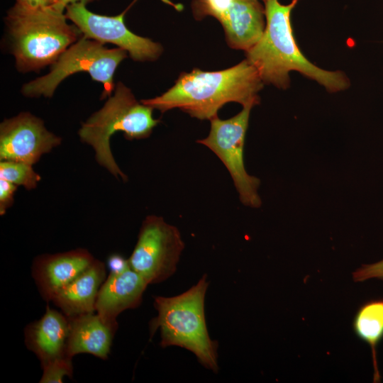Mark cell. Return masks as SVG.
<instances>
[{
    "instance_id": "obj_16",
    "label": "cell",
    "mask_w": 383,
    "mask_h": 383,
    "mask_svg": "<svg viewBox=\"0 0 383 383\" xmlns=\"http://www.w3.org/2000/svg\"><path fill=\"white\" fill-rule=\"evenodd\" d=\"M105 277L104 263L95 260L87 270L58 291L51 301L67 317L94 313L98 293Z\"/></svg>"
},
{
    "instance_id": "obj_12",
    "label": "cell",
    "mask_w": 383,
    "mask_h": 383,
    "mask_svg": "<svg viewBox=\"0 0 383 383\" xmlns=\"http://www.w3.org/2000/svg\"><path fill=\"white\" fill-rule=\"evenodd\" d=\"M96 259L86 249L37 256L32 264V276L46 301L87 270Z\"/></svg>"
},
{
    "instance_id": "obj_22",
    "label": "cell",
    "mask_w": 383,
    "mask_h": 383,
    "mask_svg": "<svg viewBox=\"0 0 383 383\" xmlns=\"http://www.w3.org/2000/svg\"><path fill=\"white\" fill-rule=\"evenodd\" d=\"M106 263L111 274L122 273L131 268L128 259L118 253L110 255Z\"/></svg>"
},
{
    "instance_id": "obj_17",
    "label": "cell",
    "mask_w": 383,
    "mask_h": 383,
    "mask_svg": "<svg viewBox=\"0 0 383 383\" xmlns=\"http://www.w3.org/2000/svg\"><path fill=\"white\" fill-rule=\"evenodd\" d=\"M355 334L370 347L374 367L373 382H379L377 348L383 340V299H372L362 304L353 321Z\"/></svg>"
},
{
    "instance_id": "obj_14",
    "label": "cell",
    "mask_w": 383,
    "mask_h": 383,
    "mask_svg": "<svg viewBox=\"0 0 383 383\" xmlns=\"http://www.w3.org/2000/svg\"><path fill=\"white\" fill-rule=\"evenodd\" d=\"M69 331V318L47 306L44 315L26 328L25 343L41 365L70 357L67 354Z\"/></svg>"
},
{
    "instance_id": "obj_11",
    "label": "cell",
    "mask_w": 383,
    "mask_h": 383,
    "mask_svg": "<svg viewBox=\"0 0 383 383\" xmlns=\"http://www.w3.org/2000/svg\"><path fill=\"white\" fill-rule=\"evenodd\" d=\"M61 143L43 121L28 112L5 119L0 125V160L34 165Z\"/></svg>"
},
{
    "instance_id": "obj_1",
    "label": "cell",
    "mask_w": 383,
    "mask_h": 383,
    "mask_svg": "<svg viewBox=\"0 0 383 383\" xmlns=\"http://www.w3.org/2000/svg\"><path fill=\"white\" fill-rule=\"evenodd\" d=\"M263 84L255 67L245 59L223 70L182 72L166 92L140 101L161 113L179 109L192 117L211 120L229 102L258 104Z\"/></svg>"
},
{
    "instance_id": "obj_23",
    "label": "cell",
    "mask_w": 383,
    "mask_h": 383,
    "mask_svg": "<svg viewBox=\"0 0 383 383\" xmlns=\"http://www.w3.org/2000/svg\"><path fill=\"white\" fill-rule=\"evenodd\" d=\"M58 0H16V3L30 9L52 7Z\"/></svg>"
},
{
    "instance_id": "obj_24",
    "label": "cell",
    "mask_w": 383,
    "mask_h": 383,
    "mask_svg": "<svg viewBox=\"0 0 383 383\" xmlns=\"http://www.w3.org/2000/svg\"><path fill=\"white\" fill-rule=\"evenodd\" d=\"M96 0H58L57 2L52 6L56 10L63 11L66 6L70 4L75 2H82L85 4L90 3Z\"/></svg>"
},
{
    "instance_id": "obj_20",
    "label": "cell",
    "mask_w": 383,
    "mask_h": 383,
    "mask_svg": "<svg viewBox=\"0 0 383 383\" xmlns=\"http://www.w3.org/2000/svg\"><path fill=\"white\" fill-rule=\"evenodd\" d=\"M355 282L376 278L383 280V260L370 265H363L353 273Z\"/></svg>"
},
{
    "instance_id": "obj_5",
    "label": "cell",
    "mask_w": 383,
    "mask_h": 383,
    "mask_svg": "<svg viewBox=\"0 0 383 383\" xmlns=\"http://www.w3.org/2000/svg\"><path fill=\"white\" fill-rule=\"evenodd\" d=\"M153 109L138 101L131 89L119 82L104 106L94 112L78 131L81 140L92 147L98 164L116 178L127 181L118 166L110 147L111 137L123 133L129 140L149 137L160 120L152 116Z\"/></svg>"
},
{
    "instance_id": "obj_15",
    "label": "cell",
    "mask_w": 383,
    "mask_h": 383,
    "mask_svg": "<svg viewBox=\"0 0 383 383\" xmlns=\"http://www.w3.org/2000/svg\"><path fill=\"white\" fill-rule=\"evenodd\" d=\"M68 318L67 355L72 358L79 353H88L103 360L106 359L118 325L104 321L96 313Z\"/></svg>"
},
{
    "instance_id": "obj_19",
    "label": "cell",
    "mask_w": 383,
    "mask_h": 383,
    "mask_svg": "<svg viewBox=\"0 0 383 383\" xmlns=\"http://www.w3.org/2000/svg\"><path fill=\"white\" fill-rule=\"evenodd\" d=\"M40 383H61L63 377H71L73 372L72 358L64 357L42 365Z\"/></svg>"
},
{
    "instance_id": "obj_2",
    "label": "cell",
    "mask_w": 383,
    "mask_h": 383,
    "mask_svg": "<svg viewBox=\"0 0 383 383\" xmlns=\"http://www.w3.org/2000/svg\"><path fill=\"white\" fill-rule=\"evenodd\" d=\"M297 1L283 5L278 0L265 1V28L258 42L245 52L246 60L255 67L263 83L279 89L288 88L289 72L297 71L330 92L346 89L350 82L342 72L327 71L316 66L297 46L290 20Z\"/></svg>"
},
{
    "instance_id": "obj_21",
    "label": "cell",
    "mask_w": 383,
    "mask_h": 383,
    "mask_svg": "<svg viewBox=\"0 0 383 383\" xmlns=\"http://www.w3.org/2000/svg\"><path fill=\"white\" fill-rule=\"evenodd\" d=\"M17 185L3 179H0V215L6 213L14 202V194Z\"/></svg>"
},
{
    "instance_id": "obj_18",
    "label": "cell",
    "mask_w": 383,
    "mask_h": 383,
    "mask_svg": "<svg viewBox=\"0 0 383 383\" xmlns=\"http://www.w3.org/2000/svg\"><path fill=\"white\" fill-rule=\"evenodd\" d=\"M32 165L11 160H1L0 179L7 180L27 190L37 187L40 176L33 170Z\"/></svg>"
},
{
    "instance_id": "obj_3",
    "label": "cell",
    "mask_w": 383,
    "mask_h": 383,
    "mask_svg": "<svg viewBox=\"0 0 383 383\" xmlns=\"http://www.w3.org/2000/svg\"><path fill=\"white\" fill-rule=\"evenodd\" d=\"M52 7L30 9L15 4L5 18L16 65L21 72L52 65L71 45L79 30Z\"/></svg>"
},
{
    "instance_id": "obj_8",
    "label": "cell",
    "mask_w": 383,
    "mask_h": 383,
    "mask_svg": "<svg viewBox=\"0 0 383 383\" xmlns=\"http://www.w3.org/2000/svg\"><path fill=\"white\" fill-rule=\"evenodd\" d=\"M184 248V243L176 226L161 216L149 215L140 228L128 258L130 266L149 284H158L174 274Z\"/></svg>"
},
{
    "instance_id": "obj_9",
    "label": "cell",
    "mask_w": 383,
    "mask_h": 383,
    "mask_svg": "<svg viewBox=\"0 0 383 383\" xmlns=\"http://www.w3.org/2000/svg\"><path fill=\"white\" fill-rule=\"evenodd\" d=\"M65 15L84 37L102 44H114L128 52L133 60L153 61L162 52L160 44L131 32L125 25L123 13L103 16L90 11L82 2H75L66 6Z\"/></svg>"
},
{
    "instance_id": "obj_6",
    "label": "cell",
    "mask_w": 383,
    "mask_h": 383,
    "mask_svg": "<svg viewBox=\"0 0 383 383\" xmlns=\"http://www.w3.org/2000/svg\"><path fill=\"white\" fill-rule=\"evenodd\" d=\"M126 54L123 49H109L104 44L84 36L60 55L51 65L49 73L25 84L22 93L29 97H50L65 79L74 73L85 72L92 79L103 84L101 99H106L114 91L113 74Z\"/></svg>"
},
{
    "instance_id": "obj_4",
    "label": "cell",
    "mask_w": 383,
    "mask_h": 383,
    "mask_svg": "<svg viewBox=\"0 0 383 383\" xmlns=\"http://www.w3.org/2000/svg\"><path fill=\"white\" fill-rule=\"evenodd\" d=\"M208 286L204 274L196 284L179 295L155 296L157 315L150 323V332L152 336L159 329L162 348H183L194 353L206 369L216 372L218 343L209 336L204 313Z\"/></svg>"
},
{
    "instance_id": "obj_13",
    "label": "cell",
    "mask_w": 383,
    "mask_h": 383,
    "mask_svg": "<svg viewBox=\"0 0 383 383\" xmlns=\"http://www.w3.org/2000/svg\"><path fill=\"white\" fill-rule=\"evenodd\" d=\"M149 284L131 267L119 274L109 273L99 289L95 309L102 319L118 325L117 316L138 306Z\"/></svg>"
},
{
    "instance_id": "obj_7",
    "label": "cell",
    "mask_w": 383,
    "mask_h": 383,
    "mask_svg": "<svg viewBox=\"0 0 383 383\" xmlns=\"http://www.w3.org/2000/svg\"><path fill=\"white\" fill-rule=\"evenodd\" d=\"M252 104L243 106L237 115L226 120L218 116L210 120L207 137L196 142L210 149L228 170L241 203L251 208L262 204L258 194L260 181L250 175L244 165V144Z\"/></svg>"
},
{
    "instance_id": "obj_10",
    "label": "cell",
    "mask_w": 383,
    "mask_h": 383,
    "mask_svg": "<svg viewBox=\"0 0 383 383\" xmlns=\"http://www.w3.org/2000/svg\"><path fill=\"white\" fill-rule=\"evenodd\" d=\"M192 7L196 19L211 16L221 23L233 49L246 52L258 42L265 28V9L258 0H194Z\"/></svg>"
},
{
    "instance_id": "obj_25",
    "label": "cell",
    "mask_w": 383,
    "mask_h": 383,
    "mask_svg": "<svg viewBox=\"0 0 383 383\" xmlns=\"http://www.w3.org/2000/svg\"><path fill=\"white\" fill-rule=\"evenodd\" d=\"M263 1H265V0H263Z\"/></svg>"
}]
</instances>
